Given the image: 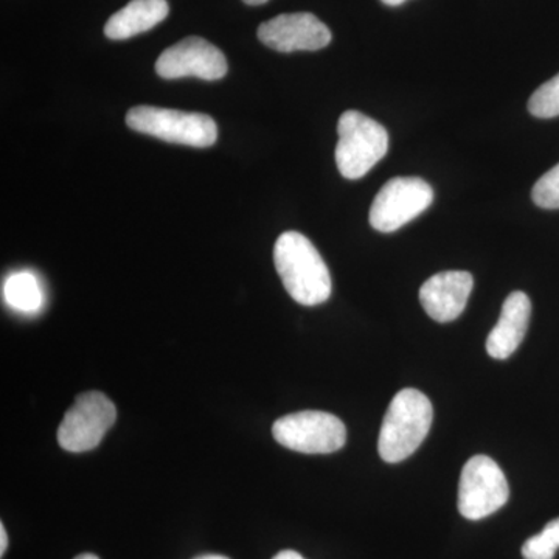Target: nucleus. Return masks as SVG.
Returning a JSON list of instances; mask_svg holds the SVG:
<instances>
[{
  "mask_svg": "<svg viewBox=\"0 0 559 559\" xmlns=\"http://www.w3.org/2000/svg\"><path fill=\"white\" fill-rule=\"evenodd\" d=\"M510 498L509 481L488 455H474L465 463L459 484V511L469 521H480L502 509Z\"/></svg>",
  "mask_w": 559,
  "mask_h": 559,
  "instance_id": "obj_6",
  "label": "nucleus"
},
{
  "mask_svg": "<svg viewBox=\"0 0 559 559\" xmlns=\"http://www.w3.org/2000/svg\"><path fill=\"white\" fill-rule=\"evenodd\" d=\"M3 300L13 310L35 314L44 307L39 280L28 271L14 272L3 283Z\"/></svg>",
  "mask_w": 559,
  "mask_h": 559,
  "instance_id": "obj_14",
  "label": "nucleus"
},
{
  "mask_svg": "<svg viewBox=\"0 0 559 559\" xmlns=\"http://www.w3.org/2000/svg\"><path fill=\"white\" fill-rule=\"evenodd\" d=\"M259 39L282 53L325 49L333 39L330 28L311 13H286L263 22Z\"/></svg>",
  "mask_w": 559,
  "mask_h": 559,
  "instance_id": "obj_10",
  "label": "nucleus"
},
{
  "mask_svg": "<svg viewBox=\"0 0 559 559\" xmlns=\"http://www.w3.org/2000/svg\"><path fill=\"white\" fill-rule=\"evenodd\" d=\"M127 124L151 138L194 148H207L218 139L215 120L200 112L135 106L127 114Z\"/></svg>",
  "mask_w": 559,
  "mask_h": 559,
  "instance_id": "obj_4",
  "label": "nucleus"
},
{
  "mask_svg": "<svg viewBox=\"0 0 559 559\" xmlns=\"http://www.w3.org/2000/svg\"><path fill=\"white\" fill-rule=\"evenodd\" d=\"M116 419L117 409L108 396L100 392L83 393L66 412L58 429V443L75 454L95 450Z\"/></svg>",
  "mask_w": 559,
  "mask_h": 559,
  "instance_id": "obj_7",
  "label": "nucleus"
},
{
  "mask_svg": "<svg viewBox=\"0 0 559 559\" xmlns=\"http://www.w3.org/2000/svg\"><path fill=\"white\" fill-rule=\"evenodd\" d=\"M75 559H100V558L95 557V555H92V554H83V555H80V557H76Z\"/></svg>",
  "mask_w": 559,
  "mask_h": 559,
  "instance_id": "obj_23",
  "label": "nucleus"
},
{
  "mask_svg": "<svg viewBox=\"0 0 559 559\" xmlns=\"http://www.w3.org/2000/svg\"><path fill=\"white\" fill-rule=\"evenodd\" d=\"M381 2L389 7H400L403 5L406 0H381Z\"/></svg>",
  "mask_w": 559,
  "mask_h": 559,
  "instance_id": "obj_20",
  "label": "nucleus"
},
{
  "mask_svg": "<svg viewBox=\"0 0 559 559\" xmlns=\"http://www.w3.org/2000/svg\"><path fill=\"white\" fill-rule=\"evenodd\" d=\"M272 559H305L300 554L294 550H283L280 554L275 555Z\"/></svg>",
  "mask_w": 559,
  "mask_h": 559,
  "instance_id": "obj_19",
  "label": "nucleus"
},
{
  "mask_svg": "<svg viewBox=\"0 0 559 559\" xmlns=\"http://www.w3.org/2000/svg\"><path fill=\"white\" fill-rule=\"evenodd\" d=\"M9 547V536H7L5 525L0 524V557H3Z\"/></svg>",
  "mask_w": 559,
  "mask_h": 559,
  "instance_id": "obj_18",
  "label": "nucleus"
},
{
  "mask_svg": "<svg viewBox=\"0 0 559 559\" xmlns=\"http://www.w3.org/2000/svg\"><path fill=\"white\" fill-rule=\"evenodd\" d=\"M272 436L282 447L301 454H331L345 447L347 429L336 415L301 411L278 418Z\"/></svg>",
  "mask_w": 559,
  "mask_h": 559,
  "instance_id": "obj_5",
  "label": "nucleus"
},
{
  "mask_svg": "<svg viewBox=\"0 0 559 559\" xmlns=\"http://www.w3.org/2000/svg\"><path fill=\"white\" fill-rule=\"evenodd\" d=\"M432 403L417 389H404L390 401L382 421L378 452L388 463L409 459L421 447L432 426Z\"/></svg>",
  "mask_w": 559,
  "mask_h": 559,
  "instance_id": "obj_2",
  "label": "nucleus"
},
{
  "mask_svg": "<svg viewBox=\"0 0 559 559\" xmlns=\"http://www.w3.org/2000/svg\"><path fill=\"white\" fill-rule=\"evenodd\" d=\"M432 202L433 190L425 179H390L371 204V227L381 234H392L421 215Z\"/></svg>",
  "mask_w": 559,
  "mask_h": 559,
  "instance_id": "obj_8",
  "label": "nucleus"
},
{
  "mask_svg": "<svg viewBox=\"0 0 559 559\" xmlns=\"http://www.w3.org/2000/svg\"><path fill=\"white\" fill-rule=\"evenodd\" d=\"M532 198L540 209H559V164L535 183Z\"/></svg>",
  "mask_w": 559,
  "mask_h": 559,
  "instance_id": "obj_17",
  "label": "nucleus"
},
{
  "mask_svg": "<svg viewBox=\"0 0 559 559\" xmlns=\"http://www.w3.org/2000/svg\"><path fill=\"white\" fill-rule=\"evenodd\" d=\"M274 263L285 289L297 304L316 307L330 299L333 285L329 266L305 235L299 231L280 235Z\"/></svg>",
  "mask_w": 559,
  "mask_h": 559,
  "instance_id": "obj_1",
  "label": "nucleus"
},
{
  "mask_svg": "<svg viewBox=\"0 0 559 559\" xmlns=\"http://www.w3.org/2000/svg\"><path fill=\"white\" fill-rule=\"evenodd\" d=\"M170 7L167 0H131L127 7L117 11L105 25V35L109 39L123 40L150 32L151 28L167 20Z\"/></svg>",
  "mask_w": 559,
  "mask_h": 559,
  "instance_id": "obj_13",
  "label": "nucleus"
},
{
  "mask_svg": "<svg viewBox=\"0 0 559 559\" xmlns=\"http://www.w3.org/2000/svg\"><path fill=\"white\" fill-rule=\"evenodd\" d=\"M474 278L466 271L439 272L419 289V301L436 322H452L465 311Z\"/></svg>",
  "mask_w": 559,
  "mask_h": 559,
  "instance_id": "obj_11",
  "label": "nucleus"
},
{
  "mask_svg": "<svg viewBox=\"0 0 559 559\" xmlns=\"http://www.w3.org/2000/svg\"><path fill=\"white\" fill-rule=\"evenodd\" d=\"M242 2H245L246 5L259 7L263 5V3L270 2V0H242Z\"/></svg>",
  "mask_w": 559,
  "mask_h": 559,
  "instance_id": "obj_21",
  "label": "nucleus"
},
{
  "mask_svg": "<svg viewBox=\"0 0 559 559\" xmlns=\"http://www.w3.org/2000/svg\"><path fill=\"white\" fill-rule=\"evenodd\" d=\"M227 69L229 66L223 51L200 36H189L179 40L175 46L162 51L156 62L157 75L165 80L194 76L216 81L226 76Z\"/></svg>",
  "mask_w": 559,
  "mask_h": 559,
  "instance_id": "obj_9",
  "label": "nucleus"
},
{
  "mask_svg": "<svg viewBox=\"0 0 559 559\" xmlns=\"http://www.w3.org/2000/svg\"><path fill=\"white\" fill-rule=\"evenodd\" d=\"M337 134L340 142L334 156L345 179L364 178L388 154V131L377 120L364 116L359 110L342 114Z\"/></svg>",
  "mask_w": 559,
  "mask_h": 559,
  "instance_id": "obj_3",
  "label": "nucleus"
},
{
  "mask_svg": "<svg viewBox=\"0 0 559 559\" xmlns=\"http://www.w3.org/2000/svg\"><path fill=\"white\" fill-rule=\"evenodd\" d=\"M559 549V518L550 521L539 535L532 536L522 546L524 559H554Z\"/></svg>",
  "mask_w": 559,
  "mask_h": 559,
  "instance_id": "obj_15",
  "label": "nucleus"
},
{
  "mask_svg": "<svg viewBox=\"0 0 559 559\" xmlns=\"http://www.w3.org/2000/svg\"><path fill=\"white\" fill-rule=\"evenodd\" d=\"M528 110L538 119H554L559 116V73L533 92Z\"/></svg>",
  "mask_w": 559,
  "mask_h": 559,
  "instance_id": "obj_16",
  "label": "nucleus"
},
{
  "mask_svg": "<svg viewBox=\"0 0 559 559\" xmlns=\"http://www.w3.org/2000/svg\"><path fill=\"white\" fill-rule=\"evenodd\" d=\"M532 318V301L527 294L514 290L502 305L498 325L487 340V352L492 359H509L524 341Z\"/></svg>",
  "mask_w": 559,
  "mask_h": 559,
  "instance_id": "obj_12",
  "label": "nucleus"
},
{
  "mask_svg": "<svg viewBox=\"0 0 559 559\" xmlns=\"http://www.w3.org/2000/svg\"><path fill=\"white\" fill-rule=\"evenodd\" d=\"M197 559H229V558L221 557V555H204V557H200Z\"/></svg>",
  "mask_w": 559,
  "mask_h": 559,
  "instance_id": "obj_22",
  "label": "nucleus"
}]
</instances>
